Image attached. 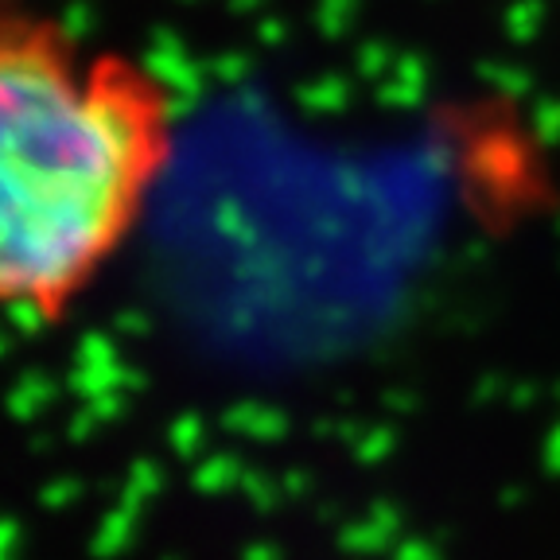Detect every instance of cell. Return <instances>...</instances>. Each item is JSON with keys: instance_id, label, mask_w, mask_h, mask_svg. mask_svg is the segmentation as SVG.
Returning a JSON list of instances; mask_svg holds the SVG:
<instances>
[{"instance_id": "1", "label": "cell", "mask_w": 560, "mask_h": 560, "mask_svg": "<svg viewBox=\"0 0 560 560\" xmlns=\"http://www.w3.org/2000/svg\"><path fill=\"white\" fill-rule=\"evenodd\" d=\"M175 160L156 67L0 0V319L59 327L137 237Z\"/></svg>"}]
</instances>
